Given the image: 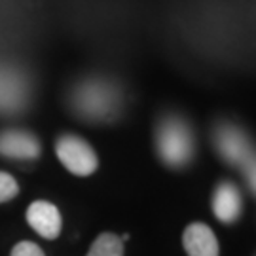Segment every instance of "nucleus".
Returning <instances> with one entry per match:
<instances>
[{"instance_id":"1","label":"nucleus","mask_w":256,"mask_h":256,"mask_svg":"<svg viewBox=\"0 0 256 256\" xmlns=\"http://www.w3.org/2000/svg\"><path fill=\"white\" fill-rule=\"evenodd\" d=\"M156 148L167 167H186L194 158V133L190 126L178 116L164 118L156 129Z\"/></svg>"},{"instance_id":"2","label":"nucleus","mask_w":256,"mask_h":256,"mask_svg":"<svg viewBox=\"0 0 256 256\" xmlns=\"http://www.w3.org/2000/svg\"><path fill=\"white\" fill-rule=\"evenodd\" d=\"M74 106L86 118L106 120L118 106V92L101 80L84 82L74 93Z\"/></svg>"},{"instance_id":"3","label":"nucleus","mask_w":256,"mask_h":256,"mask_svg":"<svg viewBox=\"0 0 256 256\" xmlns=\"http://www.w3.org/2000/svg\"><path fill=\"white\" fill-rule=\"evenodd\" d=\"M55 152L64 169L78 176H90L99 167V158L92 144L78 135H61L55 142Z\"/></svg>"},{"instance_id":"4","label":"nucleus","mask_w":256,"mask_h":256,"mask_svg":"<svg viewBox=\"0 0 256 256\" xmlns=\"http://www.w3.org/2000/svg\"><path fill=\"white\" fill-rule=\"evenodd\" d=\"M214 146L224 162L230 165L243 167L250 158H254V150L248 142L247 135L236 126L224 124L214 131Z\"/></svg>"},{"instance_id":"5","label":"nucleus","mask_w":256,"mask_h":256,"mask_svg":"<svg viewBox=\"0 0 256 256\" xmlns=\"http://www.w3.org/2000/svg\"><path fill=\"white\" fill-rule=\"evenodd\" d=\"M27 222L44 239H57L63 228V218H61L59 209L54 203L44 202V200H38L28 205Z\"/></svg>"},{"instance_id":"6","label":"nucleus","mask_w":256,"mask_h":256,"mask_svg":"<svg viewBox=\"0 0 256 256\" xmlns=\"http://www.w3.org/2000/svg\"><path fill=\"white\" fill-rule=\"evenodd\" d=\"M0 156L12 160H36L40 156V142L28 131L6 129L0 133Z\"/></svg>"},{"instance_id":"7","label":"nucleus","mask_w":256,"mask_h":256,"mask_svg":"<svg viewBox=\"0 0 256 256\" xmlns=\"http://www.w3.org/2000/svg\"><path fill=\"white\" fill-rule=\"evenodd\" d=\"M243 210L241 192L234 182H220L212 194V212L222 224H234L238 222Z\"/></svg>"},{"instance_id":"8","label":"nucleus","mask_w":256,"mask_h":256,"mask_svg":"<svg viewBox=\"0 0 256 256\" xmlns=\"http://www.w3.org/2000/svg\"><path fill=\"white\" fill-rule=\"evenodd\" d=\"M182 247L188 256H220L218 239L203 222L186 226L182 234Z\"/></svg>"},{"instance_id":"9","label":"nucleus","mask_w":256,"mask_h":256,"mask_svg":"<svg viewBox=\"0 0 256 256\" xmlns=\"http://www.w3.org/2000/svg\"><path fill=\"white\" fill-rule=\"evenodd\" d=\"M86 256H124V241L116 234L104 232L93 241Z\"/></svg>"},{"instance_id":"10","label":"nucleus","mask_w":256,"mask_h":256,"mask_svg":"<svg viewBox=\"0 0 256 256\" xmlns=\"http://www.w3.org/2000/svg\"><path fill=\"white\" fill-rule=\"evenodd\" d=\"M19 194L18 180L6 171H0V203L12 202Z\"/></svg>"},{"instance_id":"11","label":"nucleus","mask_w":256,"mask_h":256,"mask_svg":"<svg viewBox=\"0 0 256 256\" xmlns=\"http://www.w3.org/2000/svg\"><path fill=\"white\" fill-rule=\"evenodd\" d=\"M10 256H46L44 250L38 247L36 243L32 241H19L12 248V254Z\"/></svg>"},{"instance_id":"12","label":"nucleus","mask_w":256,"mask_h":256,"mask_svg":"<svg viewBox=\"0 0 256 256\" xmlns=\"http://www.w3.org/2000/svg\"><path fill=\"white\" fill-rule=\"evenodd\" d=\"M241 169H243V174H245V180H247L250 192H254V158H250Z\"/></svg>"}]
</instances>
